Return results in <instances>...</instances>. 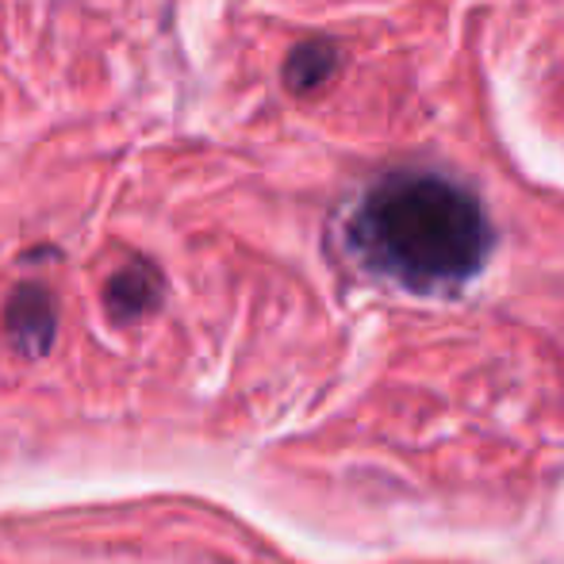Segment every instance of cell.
I'll use <instances>...</instances> for the list:
<instances>
[{
  "label": "cell",
  "instance_id": "6da1fadb",
  "mask_svg": "<svg viewBox=\"0 0 564 564\" xmlns=\"http://www.w3.org/2000/svg\"><path fill=\"white\" fill-rule=\"evenodd\" d=\"M346 242L369 273L411 292H449L480 273L496 230L465 185L442 173L395 170L361 196Z\"/></svg>",
  "mask_w": 564,
  "mask_h": 564
},
{
  "label": "cell",
  "instance_id": "7a4b0ae2",
  "mask_svg": "<svg viewBox=\"0 0 564 564\" xmlns=\"http://www.w3.org/2000/svg\"><path fill=\"white\" fill-rule=\"evenodd\" d=\"M4 335L23 357H43L58 338V304L46 284H15L4 300Z\"/></svg>",
  "mask_w": 564,
  "mask_h": 564
},
{
  "label": "cell",
  "instance_id": "3957f363",
  "mask_svg": "<svg viewBox=\"0 0 564 564\" xmlns=\"http://www.w3.org/2000/svg\"><path fill=\"white\" fill-rule=\"evenodd\" d=\"M158 304H162V273H158L147 258H134V261H127L123 269H116L105 289V307L116 323L142 319V315H150Z\"/></svg>",
  "mask_w": 564,
  "mask_h": 564
},
{
  "label": "cell",
  "instance_id": "277c9868",
  "mask_svg": "<svg viewBox=\"0 0 564 564\" xmlns=\"http://www.w3.org/2000/svg\"><path fill=\"white\" fill-rule=\"evenodd\" d=\"M335 69H338V46L327 43V39H307L284 62V85L304 97V93L323 89L335 77Z\"/></svg>",
  "mask_w": 564,
  "mask_h": 564
}]
</instances>
